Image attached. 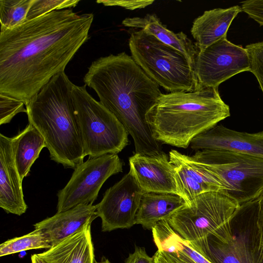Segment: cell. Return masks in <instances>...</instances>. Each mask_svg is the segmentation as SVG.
<instances>
[{"label":"cell","mask_w":263,"mask_h":263,"mask_svg":"<svg viewBox=\"0 0 263 263\" xmlns=\"http://www.w3.org/2000/svg\"><path fill=\"white\" fill-rule=\"evenodd\" d=\"M93 13L55 10L0 31V93L26 105L88 38Z\"/></svg>","instance_id":"obj_1"},{"label":"cell","mask_w":263,"mask_h":263,"mask_svg":"<svg viewBox=\"0 0 263 263\" xmlns=\"http://www.w3.org/2000/svg\"><path fill=\"white\" fill-rule=\"evenodd\" d=\"M83 81L131 136L135 154L156 155L162 151L146 121L147 113L162 93L132 57L121 52L97 59Z\"/></svg>","instance_id":"obj_2"},{"label":"cell","mask_w":263,"mask_h":263,"mask_svg":"<svg viewBox=\"0 0 263 263\" xmlns=\"http://www.w3.org/2000/svg\"><path fill=\"white\" fill-rule=\"evenodd\" d=\"M73 85L65 71L58 73L25 106L29 123L44 138L51 160L74 169L85 155L75 114Z\"/></svg>","instance_id":"obj_3"},{"label":"cell","mask_w":263,"mask_h":263,"mask_svg":"<svg viewBox=\"0 0 263 263\" xmlns=\"http://www.w3.org/2000/svg\"><path fill=\"white\" fill-rule=\"evenodd\" d=\"M230 116L218 88L163 94L146 114L154 138L162 144L186 148L196 136Z\"/></svg>","instance_id":"obj_4"},{"label":"cell","mask_w":263,"mask_h":263,"mask_svg":"<svg viewBox=\"0 0 263 263\" xmlns=\"http://www.w3.org/2000/svg\"><path fill=\"white\" fill-rule=\"evenodd\" d=\"M132 57L146 75L171 92L198 89L194 68L180 51L142 30L132 32Z\"/></svg>","instance_id":"obj_5"},{"label":"cell","mask_w":263,"mask_h":263,"mask_svg":"<svg viewBox=\"0 0 263 263\" xmlns=\"http://www.w3.org/2000/svg\"><path fill=\"white\" fill-rule=\"evenodd\" d=\"M239 206L224 191L206 192L177 211L167 221L182 238L190 242L211 235L230 243L233 240L232 220Z\"/></svg>","instance_id":"obj_6"},{"label":"cell","mask_w":263,"mask_h":263,"mask_svg":"<svg viewBox=\"0 0 263 263\" xmlns=\"http://www.w3.org/2000/svg\"><path fill=\"white\" fill-rule=\"evenodd\" d=\"M86 85L74 84L72 96L85 155L118 154L128 144V133L116 116L96 100Z\"/></svg>","instance_id":"obj_7"},{"label":"cell","mask_w":263,"mask_h":263,"mask_svg":"<svg viewBox=\"0 0 263 263\" xmlns=\"http://www.w3.org/2000/svg\"><path fill=\"white\" fill-rule=\"evenodd\" d=\"M190 157L222 183L239 205L257 198L263 189L262 158L215 149L197 151Z\"/></svg>","instance_id":"obj_8"},{"label":"cell","mask_w":263,"mask_h":263,"mask_svg":"<svg viewBox=\"0 0 263 263\" xmlns=\"http://www.w3.org/2000/svg\"><path fill=\"white\" fill-rule=\"evenodd\" d=\"M123 165L117 154L88 158L78 165L66 185L57 194V213L79 204H92L104 182L122 172Z\"/></svg>","instance_id":"obj_9"},{"label":"cell","mask_w":263,"mask_h":263,"mask_svg":"<svg viewBox=\"0 0 263 263\" xmlns=\"http://www.w3.org/2000/svg\"><path fill=\"white\" fill-rule=\"evenodd\" d=\"M194 70L198 89L218 88L233 76L250 71L249 58L245 48L233 44L226 36L198 51Z\"/></svg>","instance_id":"obj_10"},{"label":"cell","mask_w":263,"mask_h":263,"mask_svg":"<svg viewBox=\"0 0 263 263\" xmlns=\"http://www.w3.org/2000/svg\"><path fill=\"white\" fill-rule=\"evenodd\" d=\"M144 193L129 169L120 180L105 191L96 205L97 216L102 221V231L129 229L136 224V214Z\"/></svg>","instance_id":"obj_11"},{"label":"cell","mask_w":263,"mask_h":263,"mask_svg":"<svg viewBox=\"0 0 263 263\" xmlns=\"http://www.w3.org/2000/svg\"><path fill=\"white\" fill-rule=\"evenodd\" d=\"M129 164L145 192L178 194L175 167L164 152L156 155L135 153L129 158Z\"/></svg>","instance_id":"obj_12"},{"label":"cell","mask_w":263,"mask_h":263,"mask_svg":"<svg viewBox=\"0 0 263 263\" xmlns=\"http://www.w3.org/2000/svg\"><path fill=\"white\" fill-rule=\"evenodd\" d=\"M175 171L178 194L189 205L198 195L209 192L226 191L227 189L215 177L190 157L172 149L168 154Z\"/></svg>","instance_id":"obj_13"},{"label":"cell","mask_w":263,"mask_h":263,"mask_svg":"<svg viewBox=\"0 0 263 263\" xmlns=\"http://www.w3.org/2000/svg\"><path fill=\"white\" fill-rule=\"evenodd\" d=\"M190 146L194 150H225L263 158V131L239 132L216 125L195 137Z\"/></svg>","instance_id":"obj_14"},{"label":"cell","mask_w":263,"mask_h":263,"mask_svg":"<svg viewBox=\"0 0 263 263\" xmlns=\"http://www.w3.org/2000/svg\"><path fill=\"white\" fill-rule=\"evenodd\" d=\"M0 207L6 213L21 216L27 205L24 198L22 180L17 170L12 138L0 134Z\"/></svg>","instance_id":"obj_15"},{"label":"cell","mask_w":263,"mask_h":263,"mask_svg":"<svg viewBox=\"0 0 263 263\" xmlns=\"http://www.w3.org/2000/svg\"><path fill=\"white\" fill-rule=\"evenodd\" d=\"M98 217L96 205L79 204L68 210L57 213L34 224L42 230L51 247L83 229Z\"/></svg>","instance_id":"obj_16"},{"label":"cell","mask_w":263,"mask_h":263,"mask_svg":"<svg viewBox=\"0 0 263 263\" xmlns=\"http://www.w3.org/2000/svg\"><path fill=\"white\" fill-rule=\"evenodd\" d=\"M242 11L241 6L207 10L194 20L191 29L198 51L227 36L232 21Z\"/></svg>","instance_id":"obj_17"},{"label":"cell","mask_w":263,"mask_h":263,"mask_svg":"<svg viewBox=\"0 0 263 263\" xmlns=\"http://www.w3.org/2000/svg\"><path fill=\"white\" fill-rule=\"evenodd\" d=\"M91 224L37 255L46 263H96Z\"/></svg>","instance_id":"obj_18"},{"label":"cell","mask_w":263,"mask_h":263,"mask_svg":"<svg viewBox=\"0 0 263 263\" xmlns=\"http://www.w3.org/2000/svg\"><path fill=\"white\" fill-rule=\"evenodd\" d=\"M187 205L180 195L168 193L145 192L136 216V224L151 230L159 221L168 220L177 211Z\"/></svg>","instance_id":"obj_19"},{"label":"cell","mask_w":263,"mask_h":263,"mask_svg":"<svg viewBox=\"0 0 263 263\" xmlns=\"http://www.w3.org/2000/svg\"><path fill=\"white\" fill-rule=\"evenodd\" d=\"M122 24L125 27L141 29L164 44L178 50L187 58L194 68L195 60L198 52L195 44L183 32L176 33L167 29L156 14L127 17L122 21Z\"/></svg>","instance_id":"obj_20"},{"label":"cell","mask_w":263,"mask_h":263,"mask_svg":"<svg viewBox=\"0 0 263 263\" xmlns=\"http://www.w3.org/2000/svg\"><path fill=\"white\" fill-rule=\"evenodd\" d=\"M189 243L211 263H252L246 245L237 238L226 243L210 235Z\"/></svg>","instance_id":"obj_21"},{"label":"cell","mask_w":263,"mask_h":263,"mask_svg":"<svg viewBox=\"0 0 263 263\" xmlns=\"http://www.w3.org/2000/svg\"><path fill=\"white\" fill-rule=\"evenodd\" d=\"M12 146L15 163L23 180L29 173L42 149L46 147L45 141L39 131L29 123L12 138Z\"/></svg>","instance_id":"obj_22"},{"label":"cell","mask_w":263,"mask_h":263,"mask_svg":"<svg viewBox=\"0 0 263 263\" xmlns=\"http://www.w3.org/2000/svg\"><path fill=\"white\" fill-rule=\"evenodd\" d=\"M246 242L252 263H263V189L247 220Z\"/></svg>","instance_id":"obj_23"},{"label":"cell","mask_w":263,"mask_h":263,"mask_svg":"<svg viewBox=\"0 0 263 263\" xmlns=\"http://www.w3.org/2000/svg\"><path fill=\"white\" fill-rule=\"evenodd\" d=\"M51 247L45 233L40 229H34L25 235L10 239L3 242L0 245V256L31 249H49Z\"/></svg>","instance_id":"obj_24"},{"label":"cell","mask_w":263,"mask_h":263,"mask_svg":"<svg viewBox=\"0 0 263 263\" xmlns=\"http://www.w3.org/2000/svg\"><path fill=\"white\" fill-rule=\"evenodd\" d=\"M33 1L0 0V30L14 28L26 21Z\"/></svg>","instance_id":"obj_25"},{"label":"cell","mask_w":263,"mask_h":263,"mask_svg":"<svg viewBox=\"0 0 263 263\" xmlns=\"http://www.w3.org/2000/svg\"><path fill=\"white\" fill-rule=\"evenodd\" d=\"M80 0H34L27 16L26 21L39 17L55 10L76 7Z\"/></svg>","instance_id":"obj_26"},{"label":"cell","mask_w":263,"mask_h":263,"mask_svg":"<svg viewBox=\"0 0 263 263\" xmlns=\"http://www.w3.org/2000/svg\"><path fill=\"white\" fill-rule=\"evenodd\" d=\"M250 61V71L256 78L263 93V42L252 43L245 48Z\"/></svg>","instance_id":"obj_27"},{"label":"cell","mask_w":263,"mask_h":263,"mask_svg":"<svg viewBox=\"0 0 263 263\" xmlns=\"http://www.w3.org/2000/svg\"><path fill=\"white\" fill-rule=\"evenodd\" d=\"M24 105L18 99L0 93V125L9 123L20 112L27 113Z\"/></svg>","instance_id":"obj_28"},{"label":"cell","mask_w":263,"mask_h":263,"mask_svg":"<svg viewBox=\"0 0 263 263\" xmlns=\"http://www.w3.org/2000/svg\"><path fill=\"white\" fill-rule=\"evenodd\" d=\"M240 3L243 12L260 26H263V0H247Z\"/></svg>","instance_id":"obj_29"},{"label":"cell","mask_w":263,"mask_h":263,"mask_svg":"<svg viewBox=\"0 0 263 263\" xmlns=\"http://www.w3.org/2000/svg\"><path fill=\"white\" fill-rule=\"evenodd\" d=\"M97 3L102 4L105 6H119L131 10L141 9L152 4L153 0H98Z\"/></svg>","instance_id":"obj_30"},{"label":"cell","mask_w":263,"mask_h":263,"mask_svg":"<svg viewBox=\"0 0 263 263\" xmlns=\"http://www.w3.org/2000/svg\"><path fill=\"white\" fill-rule=\"evenodd\" d=\"M124 263H154V259L147 254L144 247L136 246L134 251L129 254Z\"/></svg>","instance_id":"obj_31"},{"label":"cell","mask_w":263,"mask_h":263,"mask_svg":"<svg viewBox=\"0 0 263 263\" xmlns=\"http://www.w3.org/2000/svg\"><path fill=\"white\" fill-rule=\"evenodd\" d=\"M154 263H178L173 253L157 250L153 256Z\"/></svg>","instance_id":"obj_32"},{"label":"cell","mask_w":263,"mask_h":263,"mask_svg":"<svg viewBox=\"0 0 263 263\" xmlns=\"http://www.w3.org/2000/svg\"><path fill=\"white\" fill-rule=\"evenodd\" d=\"M31 263H46L42 258L39 257L37 254H32L31 256Z\"/></svg>","instance_id":"obj_33"},{"label":"cell","mask_w":263,"mask_h":263,"mask_svg":"<svg viewBox=\"0 0 263 263\" xmlns=\"http://www.w3.org/2000/svg\"><path fill=\"white\" fill-rule=\"evenodd\" d=\"M96 263H111V262L108 259L103 257L102 258L100 261L97 262Z\"/></svg>","instance_id":"obj_34"}]
</instances>
